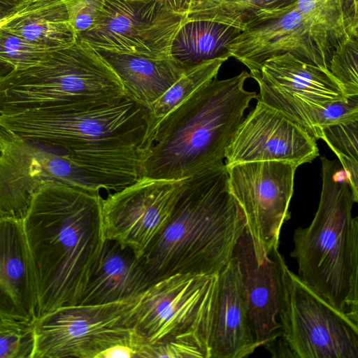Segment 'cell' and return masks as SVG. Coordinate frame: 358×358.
Instances as JSON below:
<instances>
[{
    "mask_svg": "<svg viewBox=\"0 0 358 358\" xmlns=\"http://www.w3.org/2000/svg\"><path fill=\"white\" fill-rule=\"evenodd\" d=\"M100 192L49 181L22 220L34 269L36 319L79 304L105 241Z\"/></svg>",
    "mask_w": 358,
    "mask_h": 358,
    "instance_id": "6da1fadb",
    "label": "cell"
},
{
    "mask_svg": "<svg viewBox=\"0 0 358 358\" xmlns=\"http://www.w3.org/2000/svg\"><path fill=\"white\" fill-rule=\"evenodd\" d=\"M0 127L64 152L109 193L141 178L148 110L129 96L92 109L49 108L0 115Z\"/></svg>",
    "mask_w": 358,
    "mask_h": 358,
    "instance_id": "7a4b0ae2",
    "label": "cell"
},
{
    "mask_svg": "<svg viewBox=\"0 0 358 358\" xmlns=\"http://www.w3.org/2000/svg\"><path fill=\"white\" fill-rule=\"evenodd\" d=\"M245 231L224 163L185 179L169 221L141 258L152 284L176 274H218Z\"/></svg>",
    "mask_w": 358,
    "mask_h": 358,
    "instance_id": "3957f363",
    "label": "cell"
},
{
    "mask_svg": "<svg viewBox=\"0 0 358 358\" xmlns=\"http://www.w3.org/2000/svg\"><path fill=\"white\" fill-rule=\"evenodd\" d=\"M249 73L215 78L155 127L144 147L141 178L180 180L224 164L225 150L255 92L245 90Z\"/></svg>",
    "mask_w": 358,
    "mask_h": 358,
    "instance_id": "277c9868",
    "label": "cell"
},
{
    "mask_svg": "<svg viewBox=\"0 0 358 358\" xmlns=\"http://www.w3.org/2000/svg\"><path fill=\"white\" fill-rule=\"evenodd\" d=\"M322 185L310 224L298 227L290 256L299 277L334 308L358 322V217L339 162L321 157Z\"/></svg>",
    "mask_w": 358,
    "mask_h": 358,
    "instance_id": "5b68a950",
    "label": "cell"
},
{
    "mask_svg": "<svg viewBox=\"0 0 358 358\" xmlns=\"http://www.w3.org/2000/svg\"><path fill=\"white\" fill-rule=\"evenodd\" d=\"M127 96L106 60L78 37L43 62L0 77V115L49 108L92 109Z\"/></svg>",
    "mask_w": 358,
    "mask_h": 358,
    "instance_id": "8992f818",
    "label": "cell"
},
{
    "mask_svg": "<svg viewBox=\"0 0 358 358\" xmlns=\"http://www.w3.org/2000/svg\"><path fill=\"white\" fill-rule=\"evenodd\" d=\"M280 336L297 358H357L358 322L343 314L290 271L278 249Z\"/></svg>",
    "mask_w": 358,
    "mask_h": 358,
    "instance_id": "52a82bcc",
    "label": "cell"
},
{
    "mask_svg": "<svg viewBox=\"0 0 358 358\" xmlns=\"http://www.w3.org/2000/svg\"><path fill=\"white\" fill-rule=\"evenodd\" d=\"M49 181L95 193L102 189L64 152L0 127V219L23 220L34 194Z\"/></svg>",
    "mask_w": 358,
    "mask_h": 358,
    "instance_id": "ba28073f",
    "label": "cell"
},
{
    "mask_svg": "<svg viewBox=\"0 0 358 358\" xmlns=\"http://www.w3.org/2000/svg\"><path fill=\"white\" fill-rule=\"evenodd\" d=\"M218 274H176L153 283L142 295L132 327L150 344L193 331L209 343Z\"/></svg>",
    "mask_w": 358,
    "mask_h": 358,
    "instance_id": "9c48e42d",
    "label": "cell"
},
{
    "mask_svg": "<svg viewBox=\"0 0 358 358\" xmlns=\"http://www.w3.org/2000/svg\"><path fill=\"white\" fill-rule=\"evenodd\" d=\"M229 190L246 222L259 262L278 249L282 224L290 218L297 166L279 161L243 162L226 166Z\"/></svg>",
    "mask_w": 358,
    "mask_h": 358,
    "instance_id": "30bf717a",
    "label": "cell"
},
{
    "mask_svg": "<svg viewBox=\"0 0 358 358\" xmlns=\"http://www.w3.org/2000/svg\"><path fill=\"white\" fill-rule=\"evenodd\" d=\"M185 19L153 1L103 0L93 24L77 37L97 51L168 57Z\"/></svg>",
    "mask_w": 358,
    "mask_h": 358,
    "instance_id": "8fae6325",
    "label": "cell"
},
{
    "mask_svg": "<svg viewBox=\"0 0 358 358\" xmlns=\"http://www.w3.org/2000/svg\"><path fill=\"white\" fill-rule=\"evenodd\" d=\"M185 179L141 178L101 199L105 237L133 250L141 258L169 221Z\"/></svg>",
    "mask_w": 358,
    "mask_h": 358,
    "instance_id": "7c38bea8",
    "label": "cell"
},
{
    "mask_svg": "<svg viewBox=\"0 0 358 358\" xmlns=\"http://www.w3.org/2000/svg\"><path fill=\"white\" fill-rule=\"evenodd\" d=\"M143 294L105 304L62 306L39 317L33 323L32 358H82L96 335L113 328L132 327Z\"/></svg>",
    "mask_w": 358,
    "mask_h": 358,
    "instance_id": "4fadbf2b",
    "label": "cell"
},
{
    "mask_svg": "<svg viewBox=\"0 0 358 358\" xmlns=\"http://www.w3.org/2000/svg\"><path fill=\"white\" fill-rule=\"evenodd\" d=\"M319 156L316 140L280 110L257 99L225 150L226 166L279 161L297 166Z\"/></svg>",
    "mask_w": 358,
    "mask_h": 358,
    "instance_id": "5bb4252c",
    "label": "cell"
},
{
    "mask_svg": "<svg viewBox=\"0 0 358 358\" xmlns=\"http://www.w3.org/2000/svg\"><path fill=\"white\" fill-rule=\"evenodd\" d=\"M229 55L249 70L260 71L268 59L291 53L328 70V60L310 24L294 6L282 15L242 31L229 45Z\"/></svg>",
    "mask_w": 358,
    "mask_h": 358,
    "instance_id": "9a60e30c",
    "label": "cell"
},
{
    "mask_svg": "<svg viewBox=\"0 0 358 358\" xmlns=\"http://www.w3.org/2000/svg\"><path fill=\"white\" fill-rule=\"evenodd\" d=\"M233 257L240 273L248 315L259 347L280 336L278 321L280 308V278L271 257L259 262L252 239L245 231L238 240Z\"/></svg>",
    "mask_w": 358,
    "mask_h": 358,
    "instance_id": "2e32d148",
    "label": "cell"
},
{
    "mask_svg": "<svg viewBox=\"0 0 358 358\" xmlns=\"http://www.w3.org/2000/svg\"><path fill=\"white\" fill-rule=\"evenodd\" d=\"M37 289L22 220L0 219V315L34 323Z\"/></svg>",
    "mask_w": 358,
    "mask_h": 358,
    "instance_id": "e0dca14e",
    "label": "cell"
},
{
    "mask_svg": "<svg viewBox=\"0 0 358 358\" xmlns=\"http://www.w3.org/2000/svg\"><path fill=\"white\" fill-rule=\"evenodd\" d=\"M258 348L248 315L239 271L232 257L218 273L210 358H243Z\"/></svg>",
    "mask_w": 358,
    "mask_h": 358,
    "instance_id": "ac0fdd59",
    "label": "cell"
},
{
    "mask_svg": "<svg viewBox=\"0 0 358 358\" xmlns=\"http://www.w3.org/2000/svg\"><path fill=\"white\" fill-rule=\"evenodd\" d=\"M142 258L106 238L78 305L105 304L139 296L151 285Z\"/></svg>",
    "mask_w": 358,
    "mask_h": 358,
    "instance_id": "d6986e66",
    "label": "cell"
},
{
    "mask_svg": "<svg viewBox=\"0 0 358 358\" xmlns=\"http://www.w3.org/2000/svg\"><path fill=\"white\" fill-rule=\"evenodd\" d=\"M98 52L116 73L127 94L148 110L185 71L171 56Z\"/></svg>",
    "mask_w": 358,
    "mask_h": 358,
    "instance_id": "ffe728a7",
    "label": "cell"
},
{
    "mask_svg": "<svg viewBox=\"0 0 358 358\" xmlns=\"http://www.w3.org/2000/svg\"><path fill=\"white\" fill-rule=\"evenodd\" d=\"M249 74L255 80H259L317 102H332L348 98L329 70L306 62L288 52L268 59L259 71Z\"/></svg>",
    "mask_w": 358,
    "mask_h": 358,
    "instance_id": "44dd1931",
    "label": "cell"
},
{
    "mask_svg": "<svg viewBox=\"0 0 358 358\" xmlns=\"http://www.w3.org/2000/svg\"><path fill=\"white\" fill-rule=\"evenodd\" d=\"M1 28L50 50L68 46L77 38L65 0H33L18 5Z\"/></svg>",
    "mask_w": 358,
    "mask_h": 358,
    "instance_id": "7402d4cb",
    "label": "cell"
},
{
    "mask_svg": "<svg viewBox=\"0 0 358 358\" xmlns=\"http://www.w3.org/2000/svg\"><path fill=\"white\" fill-rule=\"evenodd\" d=\"M257 99L280 110L316 141L326 126L358 119V96L332 102H317L291 94L259 80Z\"/></svg>",
    "mask_w": 358,
    "mask_h": 358,
    "instance_id": "603a6c76",
    "label": "cell"
},
{
    "mask_svg": "<svg viewBox=\"0 0 358 358\" xmlns=\"http://www.w3.org/2000/svg\"><path fill=\"white\" fill-rule=\"evenodd\" d=\"M241 31L212 21L185 22L173 40L170 54L185 70L207 60L229 58V45Z\"/></svg>",
    "mask_w": 358,
    "mask_h": 358,
    "instance_id": "cb8c5ba5",
    "label": "cell"
},
{
    "mask_svg": "<svg viewBox=\"0 0 358 358\" xmlns=\"http://www.w3.org/2000/svg\"><path fill=\"white\" fill-rule=\"evenodd\" d=\"M295 6L310 24L328 63L337 45L358 38V0H297Z\"/></svg>",
    "mask_w": 358,
    "mask_h": 358,
    "instance_id": "d4e9b609",
    "label": "cell"
},
{
    "mask_svg": "<svg viewBox=\"0 0 358 358\" xmlns=\"http://www.w3.org/2000/svg\"><path fill=\"white\" fill-rule=\"evenodd\" d=\"M297 0H196L185 22L208 20L245 30L280 17Z\"/></svg>",
    "mask_w": 358,
    "mask_h": 358,
    "instance_id": "484cf974",
    "label": "cell"
},
{
    "mask_svg": "<svg viewBox=\"0 0 358 358\" xmlns=\"http://www.w3.org/2000/svg\"><path fill=\"white\" fill-rule=\"evenodd\" d=\"M228 59L221 57L207 60L185 70L183 75L148 110L145 143L157 124L168 113L199 88L217 76L221 66Z\"/></svg>",
    "mask_w": 358,
    "mask_h": 358,
    "instance_id": "4316f807",
    "label": "cell"
},
{
    "mask_svg": "<svg viewBox=\"0 0 358 358\" xmlns=\"http://www.w3.org/2000/svg\"><path fill=\"white\" fill-rule=\"evenodd\" d=\"M82 358H152L151 344L133 327H120L94 337Z\"/></svg>",
    "mask_w": 358,
    "mask_h": 358,
    "instance_id": "83f0119b",
    "label": "cell"
},
{
    "mask_svg": "<svg viewBox=\"0 0 358 358\" xmlns=\"http://www.w3.org/2000/svg\"><path fill=\"white\" fill-rule=\"evenodd\" d=\"M358 119L326 126L321 138L338 157L354 199L358 202Z\"/></svg>",
    "mask_w": 358,
    "mask_h": 358,
    "instance_id": "f1b7e54d",
    "label": "cell"
},
{
    "mask_svg": "<svg viewBox=\"0 0 358 358\" xmlns=\"http://www.w3.org/2000/svg\"><path fill=\"white\" fill-rule=\"evenodd\" d=\"M52 51L0 28V66L10 71L41 64L49 58Z\"/></svg>",
    "mask_w": 358,
    "mask_h": 358,
    "instance_id": "f546056e",
    "label": "cell"
},
{
    "mask_svg": "<svg viewBox=\"0 0 358 358\" xmlns=\"http://www.w3.org/2000/svg\"><path fill=\"white\" fill-rule=\"evenodd\" d=\"M328 70L347 97L358 96V38H348L333 50Z\"/></svg>",
    "mask_w": 358,
    "mask_h": 358,
    "instance_id": "4dcf8cb0",
    "label": "cell"
},
{
    "mask_svg": "<svg viewBox=\"0 0 358 358\" xmlns=\"http://www.w3.org/2000/svg\"><path fill=\"white\" fill-rule=\"evenodd\" d=\"M33 323L0 315V358H32Z\"/></svg>",
    "mask_w": 358,
    "mask_h": 358,
    "instance_id": "1f68e13d",
    "label": "cell"
},
{
    "mask_svg": "<svg viewBox=\"0 0 358 358\" xmlns=\"http://www.w3.org/2000/svg\"><path fill=\"white\" fill-rule=\"evenodd\" d=\"M152 358H210L208 342L193 331L169 336L151 344Z\"/></svg>",
    "mask_w": 358,
    "mask_h": 358,
    "instance_id": "d6a6232c",
    "label": "cell"
},
{
    "mask_svg": "<svg viewBox=\"0 0 358 358\" xmlns=\"http://www.w3.org/2000/svg\"><path fill=\"white\" fill-rule=\"evenodd\" d=\"M70 22L77 36L89 29L97 17L103 0H65Z\"/></svg>",
    "mask_w": 358,
    "mask_h": 358,
    "instance_id": "836d02e7",
    "label": "cell"
},
{
    "mask_svg": "<svg viewBox=\"0 0 358 358\" xmlns=\"http://www.w3.org/2000/svg\"><path fill=\"white\" fill-rule=\"evenodd\" d=\"M139 1H153L165 9L186 17L196 0H133Z\"/></svg>",
    "mask_w": 358,
    "mask_h": 358,
    "instance_id": "e575fe53",
    "label": "cell"
},
{
    "mask_svg": "<svg viewBox=\"0 0 358 358\" xmlns=\"http://www.w3.org/2000/svg\"><path fill=\"white\" fill-rule=\"evenodd\" d=\"M17 6L15 0H0V17L4 20L15 10Z\"/></svg>",
    "mask_w": 358,
    "mask_h": 358,
    "instance_id": "d590c367",
    "label": "cell"
},
{
    "mask_svg": "<svg viewBox=\"0 0 358 358\" xmlns=\"http://www.w3.org/2000/svg\"><path fill=\"white\" fill-rule=\"evenodd\" d=\"M9 71H10V70H9L8 69H7L4 66H0V77L6 75Z\"/></svg>",
    "mask_w": 358,
    "mask_h": 358,
    "instance_id": "8d00e7d4",
    "label": "cell"
},
{
    "mask_svg": "<svg viewBox=\"0 0 358 358\" xmlns=\"http://www.w3.org/2000/svg\"><path fill=\"white\" fill-rule=\"evenodd\" d=\"M31 1L33 0H15V1L17 3V6Z\"/></svg>",
    "mask_w": 358,
    "mask_h": 358,
    "instance_id": "74e56055",
    "label": "cell"
},
{
    "mask_svg": "<svg viewBox=\"0 0 358 358\" xmlns=\"http://www.w3.org/2000/svg\"><path fill=\"white\" fill-rule=\"evenodd\" d=\"M195 1H194V2H195ZM192 6H193V5H192Z\"/></svg>",
    "mask_w": 358,
    "mask_h": 358,
    "instance_id": "f35d334b",
    "label": "cell"
}]
</instances>
